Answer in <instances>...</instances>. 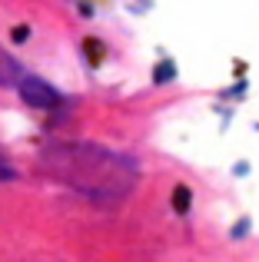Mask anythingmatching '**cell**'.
<instances>
[{"instance_id":"4","label":"cell","mask_w":259,"mask_h":262,"mask_svg":"<svg viewBox=\"0 0 259 262\" xmlns=\"http://www.w3.org/2000/svg\"><path fill=\"white\" fill-rule=\"evenodd\" d=\"M10 179H17V169H13V166H7L4 153H0V183H10Z\"/></svg>"},{"instance_id":"3","label":"cell","mask_w":259,"mask_h":262,"mask_svg":"<svg viewBox=\"0 0 259 262\" xmlns=\"http://www.w3.org/2000/svg\"><path fill=\"white\" fill-rule=\"evenodd\" d=\"M24 73H27L24 63H20L13 53H7L4 47H0V86H17Z\"/></svg>"},{"instance_id":"1","label":"cell","mask_w":259,"mask_h":262,"mask_svg":"<svg viewBox=\"0 0 259 262\" xmlns=\"http://www.w3.org/2000/svg\"><path fill=\"white\" fill-rule=\"evenodd\" d=\"M40 166L63 186L103 203L123 199L140 176L130 156L97 143H50L40 153Z\"/></svg>"},{"instance_id":"2","label":"cell","mask_w":259,"mask_h":262,"mask_svg":"<svg viewBox=\"0 0 259 262\" xmlns=\"http://www.w3.org/2000/svg\"><path fill=\"white\" fill-rule=\"evenodd\" d=\"M17 90H20V100H24L27 106H33V110H57V106H63V93H60L57 86H50L47 80L33 77V73H24Z\"/></svg>"}]
</instances>
